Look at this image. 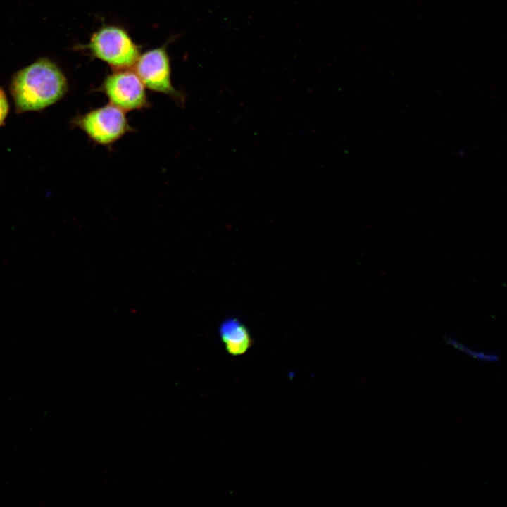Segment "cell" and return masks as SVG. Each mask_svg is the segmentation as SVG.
<instances>
[{"label":"cell","mask_w":507,"mask_h":507,"mask_svg":"<svg viewBox=\"0 0 507 507\" xmlns=\"http://www.w3.org/2000/svg\"><path fill=\"white\" fill-rule=\"evenodd\" d=\"M68 89L66 79L51 61L42 58L13 77L10 92L18 113L39 111L60 100Z\"/></svg>","instance_id":"1"},{"label":"cell","mask_w":507,"mask_h":507,"mask_svg":"<svg viewBox=\"0 0 507 507\" xmlns=\"http://www.w3.org/2000/svg\"><path fill=\"white\" fill-rule=\"evenodd\" d=\"M89 49L97 58L114 70L129 69L139 56L138 46L121 27L108 25L93 34Z\"/></svg>","instance_id":"2"},{"label":"cell","mask_w":507,"mask_h":507,"mask_svg":"<svg viewBox=\"0 0 507 507\" xmlns=\"http://www.w3.org/2000/svg\"><path fill=\"white\" fill-rule=\"evenodd\" d=\"M75 123L92 141L102 146L113 144L132 130L125 111L111 104L78 117Z\"/></svg>","instance_id":"3"},{"label":"cell","mask_w":507,"mask_h":507,"mask_svg":"<svg viewBox=\"0 0 507 507\" xmlns=\"http://www.w3.org/2000/svg\"><path fill=\"white\" fill-rule=\"evenodd\" d=\"M101 89L110 104L125 112L149 106L145 86L135 71L130 69L115 70L106 77Z\"/></svg>","instance_id":"4"},{"label":"cell","mask_w":507,"mask_h":507,"mask_svg":"<svg viewBox=\"0 0 507 507\" xmlns=\"http://www.w3.org/2000/svg\"><path fill=\"white\" fill-rule=\"evenodd\" d=\"M135 73L149 89L166 94L182 104L183 96L171 81L170 60L165 47H158L139 55L134 64Z\"/></svg>","instance_id":"5"},{"label":"cell","mask_w":507,"mask_h":507,"mask_svg":"<svg viewBox=\"0 0 507 507\" xmlns=\"http://www.w3.org/2000/svg\"><path fill=\"white\" fill-rule=\"evenodd\" d=\"M219 334L225 349L232 356L246 353L253 344L247 327L237 318H232L223 322Z\"/></svg>","instance_id":"6"},{"label":"cell","mask_w":507,"mask_h":507,"mask_svg":"<svg viewBox=\"0 0 507 507\" xmlns=\"http://www.w3.org/2000/svg\"><path fill=\"white\" fill-rule=\"evenodd\" d=\"M444 339L447 344L451 345L455 349L462 351L463 353L468 354V356H470L474 358L487 361H496L499 359V357L497 355L492 354V353H487L485 352L472 351V350L467 348L465 346H464L463 344H461L458 341H457L451 337H449L446 335L444 336Z\"/></svg>","instance_id":"7"},{"label":"cell","mask_w":507,"mask_h":507,"mask_svg":"<svg viewBox=\"0 0 507 507\" xmlns=\"http://www.w3.org/2000/svg\"><path fill=\"white\" fill-rule=\"evenodd\" d=\"M9 105L6 96L1 88H0V127L4 124L8 115Z\"/></svg>","instance_id":"8"}]
</instances>
